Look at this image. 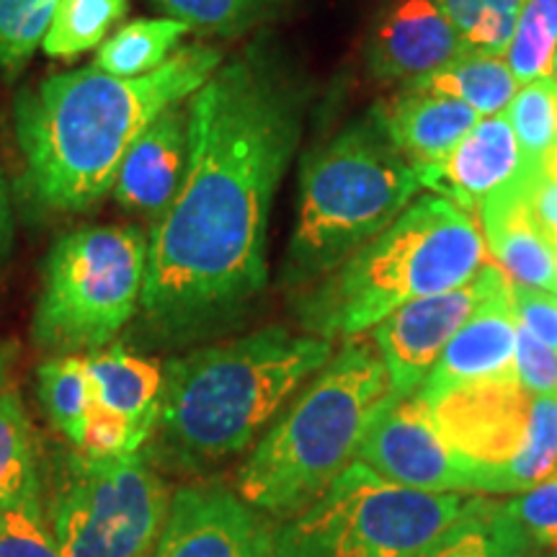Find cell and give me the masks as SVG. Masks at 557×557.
Returning <instances> with one entry per match:
<instances>
[{"label":"cell","mask_w":557,"mask_h":557,"mask_svg":"<svg viewBox=\"0 0 557 557\" xmlns=\"http://www.w3.org/2000/svg\"><path fill=\"white\" fill-rule=\"evenodd\" d=\"M86 367L94 387V403L127 418L139 451L150 442L158 423L163 364L114 344L88 354Z\"/></svg>","instance_id":"cell-20"},{"label":"cell","mask_w":557,"mask_h":557,"mask_svg":"<svg viewBox=\"0 0 557 557\" xmlns=\"http://www.w3.org/2000/svg\"><path fill=\"white\" fill-rule=\"evenodd\" d=\"M534 403L537 395L527 393L511 374L451 389L426 408L451 447L483 470L487 496L491 478L517 459L532 438Z\"/></svg>","instance_id":"cell-12"},{"label":"cell","mask_w":557,"mask_h":557,"mask_svg":"<svg viewBox=\"0 0 557 557\" xmlns=\"http://www.w3.org/2000/svg\"><path fill=\"white\" fill-rule=\"evenodd\" d=\"M418 189V171L393 148L372 111L305 152L284 287L302 292L329 276L393 225Z\"/></svg>","instance_id":"cell-6"},{"label":"cell","mask_w":557,"mask_h":557,"mask_svg":"<svg viewBox=\"0 0 557 557\" xmlns=\"http://www.w3.org/2000/svg\"><path fill=\"white\" fill-rule=\"evenodd\" d=\"M75 449L94 459L137 455V444L127 418L99 406V403H90L86 426H83V436Z\"/></svg>","instance_id":"cell-33"},{"label":"cell","mask_w":557,"mask_h":557,"mask_svg":"<svg viewBox=\"0 0 557 557\" xmlns=\"http://www.w3.org/2000/svg\"><path fill=\"white\" fill-rule=\"evenodd\" d=\"M389 395L372 338H344L240 465L238 496L267 517H295L357 462L361 438Z\"/></svg>","instance_id":"cell-5"},{"label":"cell","mask_w":557,"mask_h":557,"mask_svg":"<svg viewBox=\"0 0 557 557\" xmlns=\"http://www.w3.org/2000/svg\"><path fill=\"white\" fill-rule=\"evenodd\" d=\"M470 496L387 483L351 462L320 496L276 527V557H421Z\"/></svg>","instance_id":"cell-8"},{"label":"cell","mask_w":557,"mask_h":557,"mask_svg":"<svg viewBox=\"0 0 557 557\" xmlns=\"http://www.w3.org/2000/svg\"><path fill=\"white\" fill-rule=\"evenodd\" d=\"M524 191L534 222H537L542 235L557 248V178L542 176L537 165H534L527 173Z\"/></svg>","instance_id":"cell-37"},{"label":"cell","mask_w":557,"mask_h":557,"mask_svg":"<svg viewBox=\"0 0 557 557\" xmlns=\"http://www.w3.org/2000/svg\"><path fill=\"white\" fill-rule=\"evenodd\" d=\"M308 90L250 47L189 99V163L148 235L137 331L186 346L246 315L269 278L274 197L305 127Z\"/></svg>","instance_id":"cell-1"},{"label":"cell","mask_w":557,"mask_h":557,"mask_svg":"<svg viewBox=\"0 0 557 557\" xmlns=\"http://www.w3.org/2000/svg\"><path fill=\"white\" fill-rule=\"evenodd\" d=\"M553 70H555V75H557V50H555V60H553Z\"/></svg>","instance_id":"cell-40"},{"label":"cell","mask_w":557,"mask_h":557,"mask_svg":"<svg viewBox=\"0 0 557 557\" xmlns=\"http://www.w3.org/2000/svg\"><path fill=\"white\" fill-rule=\"evenodd\" d=\"M517 86L519 81L513 78L508 62L491 58V54L465 52L451 65L426 75V78L408 83L406 88L451 96V99L468 103L478 114L491 116L500 114L511 103L517 96Z\"/></svg>","instance_id":"cell-22"},{"label":"cell","mask_w":557,"mask_h":557,"mask_svg":"<svg viewBox=\"0 0 557 557\" xmlns=\"http://www.w3.org/2000/svg\"><path fill=\"white\" fill-rule=\"evenodd\" d=\"M508 517L524 529L537 549H557V475L547 478L545 483L529 487L517 498L504 500Z\"/></svg>","instance_id":"cell-32"},{"label":"cell","mask_w":557,"mask_h":557,"mask_svg":"<svg viewBox=\"0 0 557 557\" xmlns=\"http://www.w3.org/2000/svg\"><path fill=\"white\" fill-rule=\"evenodd\" d=\"M60 0H0V73L5 78L29 65L50 32Z\"/></svg>","instance_id":"cell-28"},{"label":"cell","mask_w":557,"mask_h":557,"mask_svg":"<svg viewBox=\"0 0 557 557\" xmlns=\"http://www.w3.org/2000/svg\"><path fill=\"white\" fill-rule=\"evenodd\" d=\"M13 359H16V346H13L11 341L0 338V385H5V382H9Z\"/></svg>","instance_id":"cell-39"},{"label":"cell","mask_w":557,"mask_h":557,"mask_svg":"<svg viewBox=\"0 0 557 557\" xmlns=\"http://www.w3.org/2000/svg\"><path fill=\"white\" fill-rule=\"evenodd\" d=\"M500 276L504 269L491 263L465 287L403 305L374 325V346L385 364L393 395L403 398L421 387L455 333L468 323Z\"/></svg>","instance_id":"cell-13"},{"label":"cell","mask_w":557,"mask_h":557,"mask_svg":"<svg viewBox=\"0 0 557 557\" xmlns=\"http://www.w3.org/2000/svg\"><path fill=\"white\" fill-rule=\"evenodd\" d=\"M511 287V278L506 274L500 276L491 295L455 333L426 380L413 393L423 406H431L451 389L517 374L513 357H517L519 325L513 318Z\"/></svg>","instance_id":"cell-15"},{"label":"cell","mask_w":557,"mask_h":557,"mask_svg":"<svg viewBox=\"0 0 557 557\" xmlns=\"http://www.w3.org/2000/svg\"><path fill=\"white\" fill-rule=\"evenodd\" d=\"M547 557H557V549H555V553H549V555H547Z\"/></svg>","instance_id":"cell-41"},{"label":"cell","mask_w":557,"mask_h":557,"mask_svg":"<svg viewBox=\"0 0 557 557\" xmlns=\"http://www.w3.org/2000/svg\"><path fill=\"white\" fill-rule=\"evenodd\" d=\"M222 52L186 45L139 78H116L96 65L50 75L13 103L24 173L21 191L39 212H88L114 191L129 145L173 103L189 101L218 73Z\"/></svg>","instance_id":"cell-2"},{"label":"cell","mask_w":557,"mask_h":557,"mask_svg":"<svg viewBox=\"0 0 557 557\" xmlns=\"http://www.w3.org/2000/svg\"><path fill=\"white\" fill-rule=\"evenodd\" d=\"M41 487L37 436L24 400L9 382L0 385V506Z\"/></svg>","instance_id":"cell-24"},{"label":"cell","mask_w":557,"mask_h":557,"mask_svg":"<svg viewBox=\"0 0 557 557\" xmlns=\"http://www.w3.org/2000/svg\"><path fill=\"white\" fill-rule=\"evenodd\" d=\"M37 398L52 426L73 447H78L90 403H94L86 357L65 354V357L47 359L37 369Z\"/></svg>","instance_id":"cell-25"},{"label":"cell","mask_w":557,"mask_h":557,"mask_svg":"<svg viewBox=\"0 0 557 557\" xmlns=\"http://www.w3.org/2000/svg\"><path fill=\"white\" fill-rule=\"evenodd\" d=\"M468 52L436 0H389L367 39V67L403 86L438 73Z\"/></svg>","instance_id":"cell-14"},{"label":"cell","mask_w":557,"mask_h":557,"mask_svg":"<svg viewBox=\"0 0 557 557\" xmlns=\"http://www.w3.org/2000/svg\"><path fill=\"white\" fill-rule=\"evenodd\" d=\"M513 284V282H511ZM513 318L521 329L557 351V295L532 287H511Z\"/></svg>","instance_id":"cell-35"},{"label":"cell","mask_w":557,"mask_h":557,"mask_svg":"<svg viewBox=\"0 0 557 557\" xmlns=\"http://www.w3.org/2000/svg\"><path fill=\"white\" fill-rule=\"evenodd\" d=\"M189 163V101H178L152 120L114 181V199L124 212L158 220L181 189Z\"/></svg>","instance_id":"cell-16"},{"label":"cell","mask_w":557,"mask_h":557,"mask_svg":"<svg viewBox=\"0 0 557 557\" xmlns=\"http://www.w3.org/2000/svg\"><path fill=\"white\" fill-rule=\"evenodd\" d=\"M331 357L333 341L282 325L173 357L156 431L139 451L156 470L220 468L253 447Z\"/></svg>","instance_id":"cell-3"},{"label":"cell","mask_w":557,"mask_h":557,"mask_svg":"<svg viewBox=\"0 0 557 557\" xmlns=\"http://www.w3.org/2000/svg\"><path fill=\"white\" fill-rule=\"evenodd\" d=\"M156 3L191 32L235 37L253 29L287 0H156Z\"/></svg>","instance_id":"cell-30"},{"label":"cell","mask_w":557,"mask_h":557,"mask_svg":"<svg viewBox=\"0 0 557 557\" xmlns=\"http://www.w3.org/2000/svg\"><path fill=\"white\" fill-rule=\"evenodd\" d=\"M527 169L508 116L491 114L480 120L442 163L418 171V178L438 197L475 212L487 197L513 184Z\"/></svg>","instance_id":"cell-17"},{"label":"cell","mask_w":557,"mask_h":557,"mask_svg":"<svg viewBox=\"0 0 557 557\" xmlns=\"http://www.w3.org/2000/svg\"><path fill=\"white\" fill-rule=\"evenodd\" d=\"M171 487L143 451L94 459L58 451L41 478V504L62 557H150Z\"/></svg>","instance_id":"cell-9"},{"label":"cell","mask_w":557,"mask_h":557,"mask_svg":"<svg viewBox=\"0 0 557 557\" xmlns=\"http://www.w3.org/2000/svg\"><path fill=\"white\" fill-rule=\"evenodd\" d=\"M529 169L480 207L483 238L491 259L519 287L545 289L557 295V248L534 222L527 205Z\"/></svg>","instance_id":"cell-19"},{"label":"cell","mask_w":557,"mask_h":557,"mask_svg":"<svg viewBox=\"0 0 557 557\" xmlns=\"http://www.w3.org/2000/svg\"><path fill=\"white\" fill-rule=\"evenodd\" d=\"M11 238H13L11 197H9V184H5L3 169H0V259H3L5 250H9Z\"/></svg>","instance_id":"cell-38"},{"label":"cell","mask_w":557,"mask_h":557,"mask_svg":"<svg viewBox=\"0 0 557 557\" xmlns=\"http://www.w3.org/2000/svg\"><path fill=\"white\" fill-rule=\"evenodd\" d=\"M537 547L508 517L504 500L470 496L455 524L444 529L421 557H532Z\"/></svg>","instance_id":"cell-21"},{"label":"cell","mask_w":557,"mask_h":557,"mask_svg":"<svg viewBox=\"0 0 557 557\" xmlns=\"http://www.w3.org/2000/svg\"><path fill=\"white\" fill-rule=\"evenodd\" d=\"M557 50V0H527L508 45V67L519 83L549 78Z\"/></svg>","instance_id":"cell-27"},{"label":"cell","mask_w":557,"mask_h":557,"mask_svg":"<svg viewBox=\"0 0 557 557\" xmlns=\"http://www.w3.org/2000/svg\"><path fill=\"white\" fill-rule=\"evenodd\" d=\"M0 557H62L41 504V487L0 506Z\"/></svg>","instance_id":"cell-31"},{"label":"cell","mask_w":557,"mask_h":557,"mask_svg":"<svg viewBox=\"0 0 557 557\" xmlns=\"http://www.w3.org/2000/svg\"><path fill=\"white\" fill-rule=\"evenodd\" d=\"M436 3L442 5L455 29L465 37L472 26H478L487 16L519 21L527 0H436Z\"/></svg>","instance_id":"cell-36"},{"label":"cell","mask_w":557,"mask_h":557,"mask_svg":"<svg viewBox=\"0 0 557 557\" xmlns=\"http://www.w3.org/2000/svg\"><path fill=\"white\" fill-rule=\"evenodd\" d=\"M491 263L472 212L444 197H421L329 276L299 292L295 312L312 336L351 338L403 305L465 287Z\"/></svg>","instance_id":"cell-4"},{"label":"cell","mask_w":557,"mask_h":557,"mask_svg":"<svg viewBox=\"0 0 557 557\" xmlns=\"http://www.w3.org/2000/svg\"><path fill=\"white\" fill-rule=\"evenodd\" d=\"M372 114L393 148L416 171L442 163L480 122L478 111L465 101L406 86L400 94L374 103Z\"/></svg>","instance_id":"cell-18"},{"label":"cell","mask_w":557,"mask_h":557,"mask_svg":"<svg viewBox=\"0 0 557 557\" xmlns=\"http://www.w3.org/2000/svg\"><path fill=\"white\" fill-rule=\"evenodd\" d=\"M148 276V235L94 225L52 243L34 310V344L52 357L101 351L137 318Z\"/></svg>","instance_id":"cell-7"},{"label":"cell","mask_w":557,"mask_h":557,"mask_svg":"<svg viewBox=\"0 0 557 557\" xmlns=\"http://www.w3.org/2000/svg\"><path fill=\"white\" fill-rule=\"evenodd\" d=\"M129 0H60L41 50L50 58L73 60L101 47L109 32L127 16Z\"/></svg>","instance_id":"cell-26"},{"label":"cell","mask_w":557,"mask_h":557,"mask_svg":"<svg viewBox=\"0 0 557 557\" xmlns=\"http://www.w3.org/2000/svg\"><path fill=\"white\" fill-rule=\"evenodd\" d=\"M150 557H276V524L222 480L173 491Z\"/></svg>","instance_id":"cell-11"},{"label":"cell","mask_w":557,"mask_h":557,"mask_svg":"<svg viewBox=\"0 0 557 557\" xmlns=\"http://www.w3.org/2000/svg\"><path fill=\"white\" fill-rule=\"evenodd\" d=\"M508 122L529 169L557 143V83L537 78L517 90L508 103Z\"/></svg>","instance_id":"cell-29"},{"label":"cell","mask_w":557,"mask_h":557,"mask_svg":"<svg viewBox=\"0 0 557 557\" xmlns=\"http://www.w3.org/2000/svg\"><path fill=\"white\" fill-rule=\"evenodd\" d=\"M357 462L413 491L483 496V470L451 447L416 395H389L361 438Z\"/></svg>","instance_id":"cell-10"},{"label":"cell","mask_w":557,"mask_h":557,"mask_svg":"<svg viewBox=\"0 0 557 557\" xmlns=\"http://www.w3.org/2000/svg\"><path fill=\"white\" fill-rule=\"evenodd\" d=\"M519 325V323H517ZM517 380L527 393L537 398H557V351L524 331L517 329Z\"/></svg>","instance_id":"cell-34"},{"label":"cell","mask_w":557,"mask_h":557,"mask_svg":"<svg viewBox=\"0 0 557 557\" xmlns=\"http://www.w3.org/2000/svg\"><path fill=\"white\" fill-rule=\"evenodd\" d=\"M189 32V26L176 18L132 21L103 41L94 65L116 78H139L165 65Z\"/></svg>","instance_id":"cell-23"}]
</instances>
